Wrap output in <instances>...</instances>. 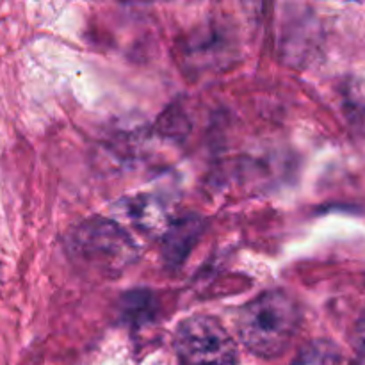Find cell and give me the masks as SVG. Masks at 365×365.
<instances>
[{
  "label": "cell",
  "mask_w": 365,
  "mask_h": 365,
  "mask_svg": "<svg viewBox=\"0 0 365 365\" xmlns=\"http://www.w3.org/2000/svg\"><path fill=\"white\" fill-rule=\"evenodd\" d=\"M302 312L292 296L267 291L246 303L237 316L242 344L262 359H274L287 351L298 334Z\"/></svg>",
  "instance_id": "1"
},
{
  "label": "cell",
  "mask_w": 365,
  "mask_h": 365,
  "mask_svg": "<svg viewBox=\"0 0 365 365\" xmlns=\"http://www.w3.org/2000/svg\"><path fill=\"white\" fill-rule=\"evenodd\" d=\"M70 248L82 262L103 274L121 273L139 257L135 241L127 230L103 217H93L75 228Z\"/></svg>",
  "instance_id": "2"
},
{
  "label": "cell",
  "mask_w": 365,
  "mask_h": 365,
  "mask_svg": "<svg viewBox=\"0 0 365 365\" xmlns=\"http://www.w3.org/2000/svg\"><path fill=\"white\" fill-rule=\"evenodd\" d=\"M114 216L127 223L134 225L145 234H164L170 227L168 212L163 203L152 195H138L132 198H123L114 205Z\"/></svg>",
  "instance_id": "4"
},
{
  "label": "cell",
  "mask_w": 365,
  "mask_h": 365,
  "mask_svg": "<svg viewBox=\"0 0 365 365\" xmlns=\"http://www.w3.org/2000/svg\"><path fill=\"white\" fill-rule=\"evenodd\" d=\"M175 351L182 365H237L235 341L210 316L182 321L175 334Z\"/></svg>",
  "instance_id": "3"
},
{
  "label": "cell",
  "mask_w": 365,
  "mask_h": 365,
  "mask_svg": "<svg viewBox=\"0 0 365 365\" xmlns=\"http://www.w3.org/2000/svg\"><path fill=\"white\" fill-rule=\"evenodd\" d=\"M355 348L360 356V362L365 364V317L359 323L355 331Z\"/></svg>",
  "instance_id": "7"
},
{
  "label": "cell",
  "mask_w": 365,
  "mask_h": 365,
  "mask_svg": "<svg viewBox=\"0 0 365 365\" xmlns=\"http://www.w3.org/2000/svg\"><path fill=\"white\" fill-rule=\"evenodd\" d=\"M203 230V225L198 216H184L164 232L163 255L170 264H180L189 253V250L198 241L200 234Z\"/></svg>",
  "instance_id": "5"
},
{
  "label": "cell",
  "mask_w": 365,
  "mask_h": 365,
  "mask_svg": "<svg viewBox=\"0 0 365 365\" xmlns=\"http://www.w3.org/2000/svg\"><path fill=\"white\" fill-rule=\"evenodd\" d=\"M292 365H356V362L334 342L314 341L298 353Z\"/></svg>",
  "instance_id": "6"
}]
</instances>
